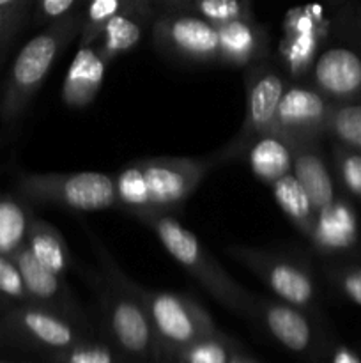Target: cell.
<instances>
[{
	"instance_id": "cell-1",
	"label": "cell",
	"mask_w": 361,
	"mask_h": 363,
	"mask_svg": "<svg viewBox=\"0 0 361 363\" xmlns=\"http://www.w3.org/2000/svg\"><path fill=\"white\" fill-rule=\"evenodd\" d=\"M101 269L113 282L138 298L151 318L156 337V362L168 363L180 350L218 332L211 314L193 298L172 291H156L138 286L119 268L106 248L92 236Z\"/></svg>"
},
{
	"instance_id": "cell-2",
	"label": "cell",
	"mask_w": 361,
	"mask_h": 363,
	"mask_svg": "<svg viewBox=\"0 0 361 363\" xmlns=\"http://www.w3.org/2000/svg\"><path fill=\"white\" fill-rule=\"evenodd\" d=\"M134 216L156 234L159 243L176 259L177 264L183 266L218 303L243 318H250L253 294L239 286L200 240L179 220L170 216V213L161 211H144Z\"/></svg>"
},
{
	"instance_id": "cell-3",
	"label": "cell",
	"mask_w": 361,
	"mask_h": 363,
	"mask_svg": "<svg viewBox=\"0 0 361 363\" xmlns=\"http://www.w3.org/2000/svg\"><path fill=\"white\" fill-rule=\"evenodd\" d=\"M80 30L81 9L67 18L46 25L39 34L21 46L16 59L13 60L0 98L2 123L11 124L23 116L60 53L69 46L73 39L80 38Z\"/></svg>"
},
{
	"instance_id": "cell-4",
	"label": "cell",
	"mask_w": 361,
	"mask_h": 363,
	"mask_svg": "<svg viewBox=\"0 0 361 363\" xmlns=\"http://www.w3.org/2000/svg\"><path fill=\"white\" fill-rule=\"evenodd\" d=\"M84 273L98 301L110 342L133 363H154V328L144 305L103 272L85 269Z\"/></svg>"
},
{
	"instance_id": "cell-5",
	"label": "cell",
	"mask_w": 361,
	"mask_h": 363,
	"mask_svg": "<svg viewBox=\"0 0 361 363\" xmlns=\"http://www.w3.org/2000/svg\"><path fill=\"white\" fill-rule=\"evenodd\" d=\"M16 184L21 197L39 204L80 213L115 208L113 176L103 172L21 174Z\"/></svg>"
},
{
	"instance_id": "cell-6",
	"label": "cell",
	"mask_w": 361,
	"mask_h": 363,
	"mask_svg": "<svg viewBox=\"0 0 361 363\" xmlns=\"http://www.w3.org/2000/svg\"><path fill=\"white\" fill-rule=\"evenodd\" d=\"M285 87V77L278 69L265 64V60L244 69L246 108L243 126L225 147L212 155L218 167L236 158H243L253 138L276 130V110Z\"/></svg>"
},
{
	"instance_id": "cell-7",
	"label": "cell",
	"mask_w": 361,
	"mask_h": 363,
	"mask_svg": "<svg viewBox=\"0 0 361 363\" xmlns=\"http://www.w3.org/2000/svg\"><path fill=\"white\" fill-rule=\"evenodd\" d=\"M87 339L91 330L32 301L11 305L0 319V340L48 354Z\"/></svg>"
},
{
	"instance_id": "cell-8",
	"label": "cell",
	"mask_w": 361,
	"mask_h": 363,
	"mask_svg": "<svg viewBox=\"0 0 361 363\" xmlns=\"http://www.w3.org/2000/svg\"><path fill=\"white\" fill-rule=\"evenodd\" d=\"M230 257L246 266L278 300L299 307L303 311L314 308L317 300V284L311 269L303 261L262 250L253 247H229Z\"/></svg>"
},
{
	"instance_id": "cell-9",
	"label": "cell",
	"mask_w": 361,
	"mask_h": 363,
	"mask_svg": "<svg viewBox=\"0 0 361 363\" xmlns=\"http://www.w3.org/2000/svg\"><path fill=\"white\" fill-rule=\"evenodd\" d=\"M152 39L163 53L188 62H219L218 28L188 11H158Z\"/></svg>"
},
{
	"instance_id": "cell-10",
	"label": "cell",
	"mask_w": 361,
	"mask_h": 363,
	"mask_svg": "<svg viewBox=\"0 0 361 363\" xmlns=\"http://www.w3.org/2000/svg\"><path fill=\"white\" fill-rule=\"evenodd\" d=\"M152 199V211L172 213L193 194L204 177L218 167L214 156H158L140 160Z\"/></svg>"
},
{
	"instance_id": "cell-11",
	"label": "cell",
	"mask_w": 361,
	"mask_h": 363,
	"mask_svg": "<svg viewBox=\"0 0 361 363\" xmlns=\"http://www.w3.org/2000/svg\"><path fill=\"white\" fill-rule=\"evenodd\" d=\"M13 259L20 269L21 277H23L25 287H27L32 303L50 308V311L57 312V314L64 315V318L71 319V321L78 323L88 330L87 315H85L80 301L74 296L73 289L64 280L62 275L42 266L30 254L27 245L18 248L13 254Z\"/></svg>"
},
{
	"instance_id": "cell-12",
	"label": "cell",
	"mask_w": 361,
	"mask_h": 363,
	"mask_svg": "<svg viewBox=\"0 0 361 363\" xmlns=\"http://www.w3.org/2000/svg\"><path fill=\"white\" fill-rule=\"evenodd\" d=\"M333 103L314 85L287 84L276 110V130L289 140L326 137Z\"/></svg>"
},
{
	"instance_id": "cell-13",
	"label": "cell",
	"mask_w": 361,
	"mask_h": 363,
	"mask_svg": "<svg viewBox=\"0 0 361 363\" xmlns=\"http://www.w3.org/2000/svg\"><path fill=\"white\" fill-rule=\"evenodd\" d=\"M311 85L331 103L361 101V53L331 46L319 53L310 69Z\"/></svg>"
},
{
	"instance_id": "cell-14",
	"label": "cell",
	"mask_w": 361,
	"mask_h": 363,
	"mask_svg": "<svg viewBox=\"0 0 361 363\" xmlns=\"http://www.w3.org/2000/svg\"><path fill=\"white\" fill-rule=\"evenodd\" d=\"M306 312L282 300L251 296L250 319L260 323L276 342L297 354L306 353L314 346V325Z\"/></svg>"
},
{
	"instance_id": "cell-15",
	"label": "cell",
	"mask_w": 361,
	"mask_h": 363,
	"mask_svg": "<svg viewBox=\"0 0 361 363\" xmlns=\"http://www.w3.org/2000/svg\"><path fill=\"white\" fill-rule=\"evenodd\" d=\"M156 7L152 0H127L122 9L105 25L96 41L99 55L110 64L117 57L130 53L140 45L145 28L152 25Z\"/></svg>"
},
{
	"instance_id": "cell-16",
	"label": "cell",
	"mask_w": 361,
	"mask_h": 363,
	"mask_svg": "<svg viewBox=\"0 0 361 363\" xmlns=\"http://www.w3.org/2000/svg\"><path fill=\"white\" fill-rule=\"evenodd\" d=\"M219 62L232 67L253 66L269 55V34L255 18L230 21L218 27Z\"/></svg>"
},
{
	"instance_id": "cell-17",
	"label": "cell",
	"mask_w": 361,
	"mask_h": 363,
	"mask_svg": "<svg viewBox=\"0 0 361 363\" xmlns=\"http://www.w3.org/2000/svg\"><path fill=\"white\" fill-rule=\"evenodd\" d=\"M308 240L319 254L333 255L353 250L360 241V223L349 201L336 197L328 208L319 211Z\"/></svg>"
},
{
	"instance_id": "cell-18",
	"label": "cell",
	"mask_w": 361,
	"mask_h": 363,
	"mask_svg": "<svg viewBox=\"0 0 361 363\" xmlns=\"http://www.w3.org/2000/svg\"><path fill=\"white\" fill-rule=\"evenodd\" d=\"M289 142L292 145L294 155L292 174L308 191L315 211H322L338 195H336L331 170H329L328 163L322 156L321 145H319L321 140H317V138H294Z\"/></svg>"
},
{
	"instance_id": "cell-19",
	"label": "cell",
	"mask_w": 361,
	"mask_h": 363,
	"mask_svg": "<svg viewBox=\"0 0 361 363\" xmlns=\"http://www.w3.org/2000/svg\"><path fill=\"white\" fill-rule=\"evenodd\" d=\"M108 62L96 45H80L62 82V101L69 108H85L98 96Z\"/></svg>"
},
{
	"instance_id": "cell-20",
	"label": "cell",
	"mask_w": 361,
	"mask_h": 363,
	"mask_svg": "<svg viewBox=\"0 0 361 363\" xmlns=\"http://www.w3.org/2000/svg\"><path fill=\"white\" fill-rule=\"evenodd\" d=\"M319 43H321V28L310 11H290L285 20V39L280 52L292 77L301 78L310 73L317 59Z\"/></svg>"
},
{
	"instance_id": "cell-21",
	"label": "cell",
	"mask_w": 361,
	"mask_h": 363,
	"mask_svg": "<svg viewBox=\"0 0 361 363\" xmlns=\"http://www.w3.org/2000/svg\"><path fill=\"white\" fill-rule=\"evenodd\" d=\"M243 158H246L253 176L268 186L292 172L294 167L292 145L289 138L278 130L268 131L253 138L244 151Z\"/></svg>"
},
{
	"instance_id": "cell-22",
	"label": "cell",
	"mask_w": 361,
	"mask_h": 363,
	"mask_svg": "<svg viewBox=\"0 0 361 363\" xmlns=\"http://www.w3.org/2000/svg\"><path fill=\"white\" fill-rule=\"evenodd\" d=\"M25 245L30 254L52 272L64 277L73 269V254H71L66 240L60 230L46 220L35 218V216L32 218Z\"/></svg>"
},
{
	"instance_id": "cell-23",
	"label": "cell",
	"mask_w": 361,
	"mask_h": 363,
	"mask_svg": "<svg viewBox=\"0 0 361 363\" xmlns=\"http://www.w3.org/2000/svg\"><path fill=\"white\" fill-rule=\"evenodd\" d=\"M271 190L276 204L285 213L287 218L294 223V227L303 236L310 238L317 211H315L310 195L304 190L303 184L299 183V179L290 172L283 176L282 179L275 181L271 184Z\"/></svg>"
},
{
	"instance_id": "cell-24",
	"label": "cell",
	"mask_w": 361,
	"mask_h": 363,
	"mask_svg": "<svg viewBox=\"0 0 361 363\" xmlns=\"http://www.w3.org/2000/svg\"><path fill=\"white\" fill-rule=\"evenodd\" d=\"M113 186H115V208L124 209L131 215L152 211L151 191L140 160L124 165L113 176Z\"/></svg>"
},
{
	"instance_id": "cell-25",
	"label": "cell",
	"mask_w": 361,
	"mask_h": 363,
	"mask_svg": "<svg viewBox=\"0 0 361 363\" xmlns=\"http://www.w3.org/2000/svg\"><path fill=\"white\" fill-rule=\"evenodd\" d=\"M32 218L34 215L23 202L0 191V254L13 255L23 247Z\"/></svg>"
},
{
	"instance_id": "cell-26",
	"label": "cell",
	"mask_w": 361,
	"mask_h": 363,
	"mask_svg": "<svg viewBox=\"0 0 361 363\" xmlns=\"http://www.w3.org/2000/svg\"><path fill=\"white\" fill-rule=\"evenodd\" d=\"M326 137L361 152V101L333 103L326 123Z\"/></svg>"
},
{
	"instance_id": "cell-27",
	"label": "cell",
	"mask_w": 361,
	"mask_h": 363,
	"mask_svg": "<svg viewBox=\"0 0 361 363\" xmlns=\"http://www.w3.org/2000/svg\"><path fill=\"white\" fill-rule=\"evenodd\" d=\"M180 11L197 14L216 28L230 21L255 18L251 0H188Z\"/></svg>"
},
{
	"instance_id": "cell-28",
	"label": "cell",
	"mask_w": 361,
	"mask_h": 363,
	"mask_svg": "<svg viewBox=\"0 0 361 363\" xmlns=\"http://www.w3.org/2000/svg\"><path fill=\"white\" fill-rule=\"evenodd\" d=\"M237 342L218 330L180 350L168 363H229Z\"/></svg>"
},
{
	"instance_id": "cell-29",
	"label": "cell",
	"mask_w": 361,
	"mask_h": 363,
	"mask_svg": "<svg viewBox=\"0 0 361 363\" xmlns=\"http://www.w3.org/2000/svg\"><path fill=\"white\" fill-rule=\"evenodd\" d=\"M52 363H133L113 344L98 342L94 339L81 340L62 351L50 353Z\"/></svg>"
},
{
	"instance_id": "cell-30",
	"label": "cell",
	"mask_w": 361,
	"mask_h": 363,
	"mask_svg": "<svg viewBox=\"0 0 361 363\" xmlns=\"http://www.w3.org/2000/svg\"><path fill=\"white\" fill-rule=\"evenodd\" d=\"M127 0H84L81 2L80 45H96L105 25Z\"/></svg>"
},
{
	"instance_id": "cell-31",
	"label": "cell",
	"mask_w": 361,
	"mask_h": 363,
	"mask_svg": "<svg viewBox=\"0 0 361 363\" xmlns=\"http://www.w3.org/2000/svg\"><path fill=\"white\" fill-rule=\"evenodd\" d=\"M333 162H335L336 177L345 194L361 202V152L335 144Z\"/></svg>"
},
{
	"instance_id": "cell-32",
	"label": "cell",
	"mask_w": 361,
	"mask_h": 363,
	"mask_svg": "<svg viewBox=\"0 0 361 363\" xmlns=\"http://www.w3.org/2000/svg\"><path fill=\"white\" fill-rule=\"evenodd\" d=\"M30 301L23 277L13 255L0 254V303H27Z\"/></svg>"
},
{
	"instance_id": "cell-33",
	"label": "cell",
	"mask_w": 361,
	"mask_h": 363,
	"mask_svg": "<svg viewBox=\"0 0 361 363\" xmlns=\"http://www.w3.org/2000/svg\"><path fill=\"white\" fill-rule=\"evenodd\" d=\"M32 4L34 0H20L13 6L0 9V52L32 16Z\"/></svg>"
},
{
	"instance_id": "cell-34",
	"label": "cell",
	"mask_w": 361,
	"mask_h": 363,
	"mask_svg": "<svg viewBox=\"0 0 361 363\" xmlns=\"http://www.w3.org/2000/svg\"><path fill=\"white\" fill-rule=\"evenodd\" d=\"M84 0H34L32 4V16L39 25H50L67 18L69 14L81 9L80 4Z\"/></svg>"
},
{
	"instance_id": "cell-35",
	"label": "cell",
	"mask_w": 361,
	"mask_h": 363,
	"mask_svg": "<svg viewBox=\"0 0 361 363\" xmlns=\"http://www.w3.org/2000/svg\"><path fill=\"white\" fill-rule=\"evenodd\" d=\"M328 277L333 286L342 293V296L361 307V266L331 268L328 272Z\"/></svg>"
},
{
	"instance_id": "cell-36",
	"label": "cell",
	"mask_w": 361,
	"mask_h": 363,
	"mask_svg": "<svg viewBox=\"0 0 361 363\" xmlns=\"http://www.w3.org/2000/svg\"><path fill=\"white\" fill-rule=\"evenodd\" d=\"M331 363H361V360L354 351L349 350V347L338 346L333 351Z\"/></svg>"
},
{
	"instance_id": "cell-37",
	"label": "cell",
	"mask_w": 361,
	"mask_h": 363,
	"mask_svg": "<svg viewBox=\"0 0 361 363\" xmlns=\"http://www.w3.org/2000/svg\"><path fill=\"white\" fill-rule=\"evenodd\" d=\"M152 2L158 13V11H180L188 0H152Z\"/></svg>"
},
{
	"instance_id": "cell-38",
	"label": "cell",
	"mask_w": 361,
	"mask_h": 363,
	"mask_svg": "<svg viewBox=\"0 0 361 363\" xmlns=\"http://www.w3.org/2000/svg\"><path fill=\"white\" fill-rule=\"evenodd\" d=\"M229 363H258V362L255 360V358H251L250 354L244 353V351H241L239 346H237L236 350H234V353H232V357H230Z\"/></svg>"
},
{
	"instance_id": "cell-39",
	"label": "cell",
	"mask_w": 361,
	"mask_h": 363,
	"mask_svg": "<svg viewBox=\"0 0 361 363\" xmlns=\"http://www.w3.org/2000/svg\"><path fill=\"white\" fill-rule=\"evenodd\" d=\"M326 2H328L331 7H338L342 6V4H345L347 0H326Z\"/></svg>"
},
{
	"instance_id": "cell-40",
	"label": "cell",
	"mask_w": 361,
	"mask_h": 363,
	"mask_svg": "<svg viewBox=\"0 0 361 363\" xmlns=\"http://www.w3.org/2000/svg\"><path fill=\"white\" fill-rule=\"evenodd\" d=\"M16 2H20V0H0V9H2V7H7V6H13V4H16Z\"/></svg>"
},
{
	"instance_id": "cell-41",
	"label": "cell",
	"mask_w": 361,
	"mask_h": 363,
	"mask_svg": "<svg viewBox=\"0 0 361 363\" xmlns=\"http://www.w3.org/2000/svg\"><path fill=\"white\" fill-rule=\"evenodd\" d=\"M0 363H6V362H0Z\"/></svg>"
},
{
	"instance_id": "cell-42",
	"label": "cell",
	"mask_w": 361,
	"mask_h": 363,
	"mask_svg": "<svg viewBox=\"0 0 361 363\" xmlns=\"http://www.w3.org/2000/svg\"><path fill=\"white\" fill-rule=\"evenodd\" d=\"M0 307H2V303H0Z\"/></svg>"
}]
</instances>
